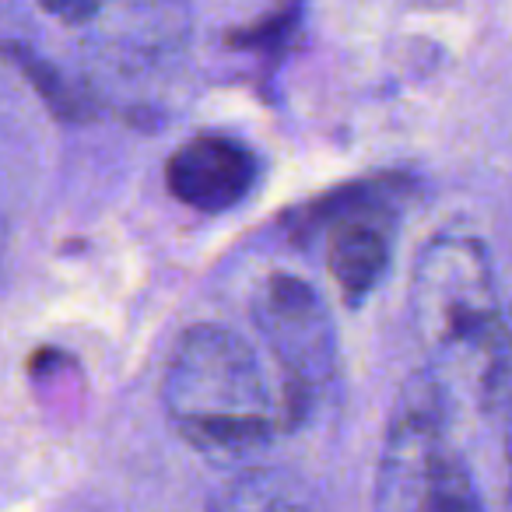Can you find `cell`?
Here are the masks:
<instances>
[{"label": "cell", "mask_w": 512, "mask_h": 512, "mask_svg": "<svg viewBox=\"0 0 512 512\" xmlns=\"http://www.w3.org/2000/svg\"><path fill=\"white\" fill-rule=\"evenodd\" d=\"M260 155L228 134H197L165 162V186L200 214H225L260 186Z\"/></svg>", "instance_id": "8992f818"}, {"label": "cell", "mask_w": 512, "mask_h": 512, "mask_svg": "<svg viewBox=\"0 0 512 512\" xmlns=\"http://www.w3.org/2000/svg\"><path fill=\"white\" fill-rule=\"evenodd\" d=\"M0 50H4L11 60H15L18 71H22L25 78H29L32 85L39 88V95L46 99V106H50L57 116H64V120H78V116L88 113L85 95L74 92V88L64 81V74L53 71V67L46 64V60H39L36 53L25 50V46H0Z\"/></svg>", "instance_id": "9c48e42d"}, {"label": "cell", "mask_w": 512, "mask_h": 512, "mask_svg": "<svg viewBox=\"0 0 512 512\" xmlns=\"http://www.w3.org/2000/svg\"><path fill=\"white\" fill-rule=\"evenodd\" d=\"M92 57L116 78H151L190 46L193 15L186 0H99L88 22Z\"/></svg>", "instance_id": "5b68a950"}, {"label": "cell", "mask_w": 512, "mask_h": 512, "mask_svg": "<svg viewBox=\"0 0 512 512\" xmlns=\"http://www.w3.org/2000/svg\"><path fill=\"white\" fill-rule=\"evenodd\" d=\"M39 8L50 18H57L60 25H71V29H88V22L99 11V0H39Z\"/></svg>", "instance_id": "30bf717a"}, {"label": "cell", "mask_w": 512, "mask_h": 512, "mask_svg": "<svg viewBox=\"0 0 512 512\" xmlns=\"http://www.w3.org/2000/svg\"><path fill=\"white\" fill-rule=\"evenodd\" d=\"M253 323L285 372L281 425H295L309 400L337 376V327L323 295L295 274H271L253 295Z\"/></svg>", "instance_id": "277c9868"}, {"label": "cell", "mask_w": 512, "mask_h": 512, "mask_svg": "<svg viewBox=\"0 0 512 512\" xmlns=\"http://www.w3.org/2000/svg\"><path fill=\"white\" fill-rule=\"evenodd\" d=\"M449 393L421 372L400 390L376 467L372 502L386 512H474L481 495L467 463L449 446Z\"/></svg>", "instance_id": "7a4b0ae2"}, {"label": "cell", "mask_w": 512, "mask_h": 512, "mask_svg": "<svg viewBox=\"0 0 512 512\" xmlns=\"http://www.w3.org/2000/svg\"><path fill=\"white\" fill-rule=\"evenodd\" d=\"M505 502L512 505V397L505 400Z\"/></svg>", "instance_id": "8fae6325"}, {"label": "cell", "mask_w": 512, "mask_h": 512, "mask_svg": "<svg viewBox=\"0 0 512 512\" xmlns=\"http://www.w3.org/2000/svg\"><path fill=\"white\" fill-rule=\"evenodd\" d=\"M327 271L348 306H362L390 271V232L372 218H341L327 235Z\"/></svg>", "instance_id": "52a82bcc"}, {"label": "cell", "mask_w": 512, "mask_h": 512, "mask_svg": "<svg viewBox=\"0 0 512 512\" xmlns=\"http://www.w3.org/2000/svg\"><path fill=\"white\" fill-rule=\"evenodd\" d=\"M313 502L316 498L306 495L302 484L267 467L239 470L218 495H211L214 509H306Z\"/></svg>", "instance_id": "ba28073f"}, {"label": "cell", "mask_w": 512, "mask_h": 512, "mask_svg": "<svg viewBox=\"0 0 512 512\" xmlns=\"http://www.w3.org/2000/svg\"><path fill=\"white\" fill-rule=\"evenodd\" d=\"M162 407L179 439L214 463L260 456L278 432V411L253 348L218 323L183 330L165 365Z\"/></svg>", "instance_id": "6da1fadb"}, {"label": "cell", "mask_w": 512, "mask_h": 512, "mask_svg": "<svg viewBox=\"0 0 512 512\" xmlns=\"http://www.w3.org/2000/svg\"><path fill=\"white\" fill-rule=\"evenodd\" d=\"M411 327L432 355L481 358L505 334L481 239L446 232L425 242L411 274Z\"/></svg>", "instance_id": "3957f363"}]
</instances>
